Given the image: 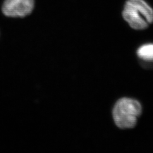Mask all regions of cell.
I'll use <instances>...</instances> for the list:
<instances>
[{
  "mask_svg": "<svg viewBox=\"0 0 153 153\" xmlns=\"http://www.w3.org/2000/svg\"><path fill=\"white\" fill-rule=\"evenodd\" d=\"M141 112L142 107L138 101L131 99H121L115 104L113 117L119 128L130 129L136 126Z\"/></svg>",
  "mask_w": 153,
  "mask_h": 153,
  "instance_id": "cell-2",
  "label": "cell"
},
{
  "mask_svg": "<svg viewBox=\"0 0 153 153\" xmlns=\"http://www.w3.org/2000/svg\"><path fill=\"white\" fill-rule=\"evenodd\" d=\"M123 16L131 28L143 30L153 22V10L143 0H128Z\"/></svg>",
  "mask_w": 153,
  "mask_h": 153,
  "instance_id": "cell-1",
  "label": "cell"
},
{
  "mask_svg": "<svg viewBox=\"0 0 153 153\" xmlns=\"http://www.w3.org/2000/svg\"><path fill=\"white\" fill-rule=\"evenodd\" d=\"M137 55L144 61L153 62V44L141 46L137 51Z\"/></svg>",
  "mask_w": 153,
  "mask_h": 153,
  "instance_id": "cell-4",
  "label": "cell"
},
{
  "mask_svg": "<svg viewBox=\"0 0 153 153\" xmlns=\"http://www.w3.org/2000/svg\"><path fill=\"white\" fill-rule=\"evenodd\" d=\"M35 0H5L2 5L4 16L11 18H24L32 13Z\"/></svg>",
  "mask_w": 153,
  "mask_h": 153,
  "instance_id": "cell-3",
  "label": "cell"
}]
</instances>
